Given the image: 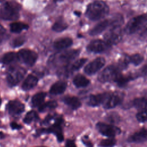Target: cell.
Here are the masks:
<instances>
[{
    "label": "cell",
    "instance_id": "obj_46",
    "mask_svg": "<svg viewBox=\"0 0 147 147\" xmlns=\"http://www.w3.org/2000/svg\"><path fill=\"white\" fill-rule=\"evenodd\" d=\"M3 0H0V2H1V1H2Z\"/></svg>",
    "mask_w": 147,
    "mask_h": 147
},
{
    "label": "cell",
    "instance_id": "obj_24",
    "mask_svg": "<svg viewBox=\"0 0 147 147\" xmlns=\"http://www.w3.org/2000/svg\"><path fill=\"white\" fill-rule=\"evenodd\" d=\"M29 28V26L23 22H16L10 24V31L13 33H20L23 30L27 29Z\"/></svg>",
    "mask_w": 147,
    "mask_h": 147
},
{
    "label": "cell",
    "instance_id": "obj_18",
    "mask_svg": "<svg viewBox=\"0 0 147 147\" xmlns=\"http://www.w3.org/2000/svg\"><path fill=\"white\" fill-rule=\"evenodd\" d=\"M67 87V83L63 81H58L54 83L50 88V93L52 95H59L64 92Z\"/></svg>",
    "mask_w": 147,
    "mask_h": 147
},
{
    "label": "cell",
    "instance_id": "obj_44",
    "mask_svg": "<svg viewBox=\"0 0 147 147\" xmlns=\"http://www.w3.org/2000/svg\"><path fill=\"white\" fill-rule=\"evenodd\" d=\"M55 1H56V2H59V1H63V0H54Z\"/></svg>",
    "mask_w": 147,
    "mask_h": 147
},
{
    "label": "cell",
    "instance_id": "obj_13",
    "mask_svg": "<svg viewBox=\"0 0 147 147\" xmlns=\"http://www.w3.org/2000/svg\"><path fill=\"white\" fill-rule=\"evenodd\" d=\"M79 54V50L72 49L64 51L59 53L57 57L58 60L61 63L69 62L76 58Z\"/></svg>",
    "mask_w": 147,
    "mask_h": 147
},
{
    "label": "cell",
    "instance_id": "obj_42",
    "mask_svg": "<svg viewBox=\"0 0 147 147\" xmlns=\"http://www.w3.org/2000/svg\"><path fill=\"white\" fill-rule=\"evenodd\" d=\"M52 116H51V115H48V116H47V118H45V122H49L51 119H52Z\"/></svg>",
    "mask_w": 147,
    "mask_h": 147
},
{
    "label": "cell",
    "instance_id": "obj_11",
    "mask_svg": "<svg viewBox=\"0 0 147 147\" xmlns=\"http://www.w3.org/2000/svg\"><path fill=\"white\" fill-rule=\"evenodd\" d=\"M122 96L119 94H109L103 104L105 109L113 108L121 103L122 101Z\"/></svg>",
    "mask_w": 147,
    "mask_h": 147
},
{
    "label": "cell",
    "instance_id": "obj_7",
    "mask_svg": "<svg viewBox=\"0 0 147 147\" xmlns=\"http://www.w3.org/2000/svg\"><path fill=\"white\" fill-rule=\"evenodd\" d=\"M96 127L102 134L109 137H113L121 133V129L119 127L102 122H98Z\"/></svg>",
    "mask_w": 147,
    "mask_h": 147
},
{
    "label": "cell",
    "instance_id": "obj_3",
    "mask_svg": "<svg viewBox=\"0 0 147 147\" xmlns=\"http://www.w3.org/2000/svg\"><path fill=\"white\" fill-rule=\"evenodd\" d=\"M147 25V15L142 14L131 18L126 24L125 31L131 34L141 32Z\"/></svg>",
    "mask_w": 147,
    "mask_h": 147
},
{
    "label": "cell",
    "instance_id": "obj_12",
    "mask_svg": "<svg viewBox=\"0 0 147 147\" xmlns=\"http://www.w3.org/2000/svg\"><path fill=\"white\" fill-rule=\"evenodd\" d=\"M8 111L10 114L17 115L21 114L25 109L24 105L18 100L10 101L7 106Z\"/></svg>",
    "mask_w": 147,
    "mask_h": 147
},
{
    "label": "cell",
    "instance_id": "obj_8",
    "mask_svg": "<svg viewBox=\"0 0 147 147\" xmlns=\"http://www.w3.org/2000/svg\"><path fill=\"white\" fill-rule=\"evenodd\" d=\"M110 46L111 45L107 43L105 40L96 39L91 41L89 43L87 49L90 52L98 53L106 51L109 49Z\"/></svg>",
    "mask_w": 147,
    "mask_h": 147
},
{
    "label": "cell",
    "instance_id": "obj_41",
    "mask_svg": "<svg viewBox=\"0 0 147 147\" xmlns=\"http://www.w3.org/2000/svg\"><path fill=\"white\" fill-rule=\"evenodd\" d=\"M141 72L142 75H147V64H146L141 69Z\"/></svg>",
    "mask_w": 147,
    "mask_h": 147
},
{
    "label": "cell",
    "instance_id": "obj_25",
    "mask_svg": "<svg viewBox=\"0 0 147 147\" xmlns=\"http://www.w3.org/2000/svg\"><path fill=\"white\" fill-rule=\"evenodd\" d=\"M17 59H18L17 53L13 52H10L3 55L1 59V61L3 64H7L12 63Z\"/></svg>",
    "mask_w": 147,
    "mask_h": 147
},
{
    "label": "cell",
    "instance_id": "obj_5",
    "mask_svg": "<svg viewBox=\"0 0 147 147\" xmlns=\"http://www.w3.org/2000/svg\"><path fill=\"white\" fill-rule=\"evenodd\" d=\"M122 38V32L121 27L110 28L104 35V40L110 45L119 43Z\"/></svg>",
    "mask_w": 147,
    "mask_h": 147
},
{
    "label": "cell",
    "instance_id": "obj_28",
    "mask_svg": "<svg viewBox=\"0 0 147 147\" xmlns=\"http://www.w3.org/2000/svg\"><path fill=\"white\" fill-rule=\"evenodd\" d=\"M57 106V103L56 101H54V100L49 101L45 103H42L40 106H39L38 110L40 112H43L47 110L54 109Z\"/></svg>",
    "mask_w": 147,
    "mask_h": 147
},
{
    "label": "cell",
    "instance_id": "obj_43",
    "mask_svg": "<svg viewBox=\"0 0 147 147\" xmlns=\"http://www.w3.org/2000/svg\"><path fill=\"white\" fill-rule=\"evenodd\" d=\"M75 14H76V15H80V13H79V12H77V11H75Z\"/></svg>",
    "mask_w": 147,
    "mask_h": 147
},
{
    "label": "cell",
    "instance_id": "obj_37",
    "mask_svg": "<svg viewBox=\"0 0 147 147\" xmlns=\"http://www.w3.org/2000/svg\"><path fill=\"white\" fill-rule=\"evenodd\" d=\"M83 142L88 147H92V144L90 142V141H89V140H88L87 137H84V138H83Z\"/></svg>",
    "mask_w": 147,
    "mask_h": 147
},
{
    "label": "cell",
    "instance_id": "obj_38",
    "mask_svg": "<svg viewBox=\"0 0 147 147\" xmlns=\"http://www.w3.org/2000/svg\"><path fill=\"white\" fill-rule=\"evenodd\" d=\"M10 126L13 129H20L22 127L21 125H20L14 122H13L10 123Z\"/></svg>",
    "mask_w": 147,
    "mask_h": 147
},
{
    "label": "cell",
    "instance_id": "obj_1",
    "mask_svg": "<svg viewBox=\"0 0 147 147\" xmlns=\"http://www.w3.org/2000/svg\"><path fill=\"white\" fill-rule=\"evenodd\" d=\"M109 7L102 1H95L90 3L86 9V15L92 21H97L105 17L109 13Z\"/></svg>",
    "mask_w": 147,
    "mask_h": 147
},
{
    "label": "cell",
    "instance_id": "obj_34",
    "mask_svg": "<svg viewBox=\"0 0 147 147\" xmlns=\"http://www.w3.org/2000/svg\"><path fill=\"white\" fill-rule=\"evenodd\" d=\"M137 119L140 122L147 121V109L141 110L136 114Z\"/></svg>",
    "mask_w": 147,
    "mask_h": 147
},
{
    "label": "cell",
    "instance_id": "obj_6",
    "mask_svg": "<svg viewBox=\"0 0 147 147\" xmlns=\"http://www.w3.org/2000/svg\"><path fill=\"white\" fill-rule=\"evenodd\" d=\"M17 56L18 59L30 66L36 63L38 57L37 54L35 52L28 49H21L17 53Z\"/></svg>",
    "mask_w": 147,
    "mask_h": 147
},
{
    "label": "cell",
    "instance_id": "obj_32",
    "mask_svg": "<svg viewBox=\"0 0 147 147\" xmlns=\"http://www.w3.org/2000/svg\"><path fill=\"white\" fill-rule=\"evenodd\" d=\"M86 61H87V59H85V58H82L77 60L72 64L71 67V71H74L79 69L85 64Z\"/></svg>",
    "mask_w": 147,
    "mask_h": 147
},
{
    "label": "cell",
    "instance_id": "obj_33",
    "mask_svg": "<svg viewBox=\"0 0 147 147\" xmlns=\"http://www.w3.org/2000/svg\"><path fill=\"white\" fill-rule=\"evenodd\" d=\"M116 144V140L113 138L103 140L100 141L99 146L100 147H113Z\"/></svg>",
    "mask_w": 147,
    "mask_h": 147
},
{
    "label": "cell",
    "instance_id": "obj_39",
    "mask_svg": "<svg viewBox=\"0 0 147 147\" xmlns=\"http://www.w3.org/2000/svg\"><path fill=\"white\" fill-rule=\"evenodd\" d=\"M5 33H6L5 29L1 25H0V40L3 38V37L5 34Z\"/></svg>",
    "mask_w": 147,
    "mask_h": 147
},
{
    "label": "cell",
    "instance_id": "obj_16",
    "mask_svg": "<svg viewBox=\"0 0 147 147\" xmlns=\"http://www.w3.org/2000/svg\"><path fill=\"white\" fill-rule=\"evenodd\" d=\"M147 140V129L142 128L138 131L132 134L129 138L128 141L131 142L140 143L145 141Z\"/></svg>",
    "mask_w": 147,
    "mask_h": 147
},
{
    "label": "cell",
    "instance_id": "obj_4",
    "mask_svg": "<svg viewBox=\"0 0 147 147\" xmlns=\"http://www.w3.org/2000/svg\"><path fill=\"white\" fill-rule=\"evenodd\" d=\"M119 74V66L111 65L107 67L99 74L98 79L102 83L114 81Z\"/></svg>",
    "mask_w": 147,
    "mask_h": 147
},
{
    "label": "cell",
    "instance_id": "obj_35",
    "mask_svg": "<svg viewBox=\"0 0 147 147\" xmlns=\"http://www.w3.org/2000/svg\"><path fill=\"white\" fill-rule=\"evenodd\" d=\"M25 41V38L24 36H20L17 38H15L12 41H11V46L14 48L19 47L24 44V43Z\"/></svg>",
    "mask_w": 147,
    "mask_h": 147
},
{
    "label": "cell",
    "instance_id": "obj_2",
    "mask_svg": "<svg viewBox=\"0 0 147 147\" xmlns=\"http://www.w3.org/2000/svg\"><path fill=\"white\" fill-rule=\"evenodd\" d=\"M20 6L17 3L7 2L0 6V18L5 20H15L19 17Z\"/></svg>",
    "mask_w": 147,
    "mask_h": 147
},
{
    "label": "cell",
    "instance_id": "obj_30",
    "mask_svg": "<svg viewBox=\"0 0 147 147\" xmlns=\"http://www.w3.org/2000/svg\"><path fill=\"white\" fill-rule=\"evenodd\" d=\"M130 79H131L130 76H126L122 75L121 74H119L116 78V79L114 80V82H115L119 86L123 87L125 86Z\"/></svg>",
    "mask_w": 147,
    "mask_h": 147
},
{
    "label": "cell",
    "instance_id": "obj_27",
    "mask_svg": "<svg viewBox=\"0 0 147 147\" xmlns=\"http://www.w3.org/2000/svg\"><path fill=\"white\" fill-rule=\"evenodd\" d=\"M133 106L138 110H142L147 109V99L144 98H136L133 100Z\"/></svg>",
    "mask_w": 147,
    "mask_h": 147
},
{
    "label": "cell",
    "instance_id": "obj_20",
    "mask_svg": "<svg viewBox=\"0 0 147 147\" xmlns=\"http://www.w3.org/2000/svg\"><path fill=\"white\" fill-rule=\"evenodd\" d=\"M24 71H21V70H13L7 76L8 82L11 84H17L23 77Z\"/></svg>",
    "mask_w": 147,
    "mask_h": 147
},
{
    "label": "cell",
    "instance_id": "obj_47",
    "mask_svg": "<svg viewBox=\"0 0 147 147\" xmlns=\"http://www.w3.org/2000/svg\"><path fill=\"white\" fill-rule=\"evenodd\" d=\"M0 125H1V122H0Z\"/></svg>",
    "mask_w": 147,
    "mask_h": 147
},
{
    "label": "cell",
    "instance_id": "obj_31",
    "mask_svg": "<svg viewBox=\"0 0 147 147\" xmlns=\"http://www.w3.org/2000/svg\"><path fill=\"white\" fill-rule=\"evenodd\" d=\"M36 119H38V115L37 113L34 111H30L25 116L24 118V122L25 123L29 124Z\"/></svg>",
    "mask_w": 147,
    "mask_h": 147
},
{
    "label": "cell",
    "instance_id": "obj_9",
    "mask_svg": "<svg viewBox=\"0 0 147 147\" xmlns=\"http://www.w3.org/2000/svg\"><path fill=\"white\" fill-rule=\"evenodd\" d=\"M105 64V59L99 57L88 63L84 69V72L89 75H93L100 70Z\"/></svg>",
    "mask_w": 147,
    "mask_h": 147
},
{
    "label": "cell",
    "instance_id": "obj_19",
    "mask_svg": "<svg viewBox=\"0 0 147 147\" xmlns=\"http://www.w3.org/2000/svg\"><path fill=\"white\" fill-rule=\"evenodd\" d=\"M38 82V79L37 77L33 75H28L24 80L22 88L24 90H29L35 87Z\"/></svg>",
    "mask_w": 147,
    "mask_h": 147
},
{
    "label": "cell",
    "instance_id": "obj_45",
    "mask_svg": "<svg viewBox=\"0 0 147 147\" xmlns=\"http://www.w3.org/2000/svg\"><path fill=\"white\" fill-rule=\"evenodd\" d=\"M1 97H0V105H1Z\"/></svg>",
    "mask_w": 147,
    "mask_h": 147
},
{
    "label": "cell",
    "instance_id": "obj_17",
    "mask_svg": "<svg viewBox=\"0 0 147 147\" xmlns=\"http://www.w3.org/2000/svg\"><path fill=\"white\" fill-rule=\"evenodd\" d=\"M72 40L69 37L60 38L55 41L53 47L56 49L61 50L69 47L71 45H72Z\"/></svg>",
    "mask_w": 147,
    "mask_h": 147
},
{
    "label": "cell",
    "instance_id": "obj_26",
    "mask_svg": "<svg viewBox=\"0 0 147 147\" xmlns=\"http://www.w3.org/2000/svg\"><path fill=\"white\" fill-rule=\"evenodd\" d=\"M46 96V93L44 92H41L35 94L32 99V103L34 106H39L44 100Z\"/></svg>",
    "mask_w": 147,
    "mask_h": 147
},
{
    "label": "cell",
    "instance_id": "obj_29",
    "mask_svg": "<svg viewBox=\"0 0 147 147\" xmlns=\"http://www.w3.org/2000/svg\"><path fill=\"white\" fill-rule=\"evenodd\" d=\"M67 27L68 25L65 21L63 20H59L53 25L52 30L57 32H60L65 30Z\"/></svg>",
    "mask_w": 147,
    "mask_h": 147
},
{
    "label": "cell",
    "instance_id": "obj_21",
    "mask_svg": "<svg viewBox=\"0 0 147 147\" xmlns=\"http://www.w3.org/2000/svg\"><path fill=\"white\" fill-rule=\"evenodd\" d=\"M63 101L66 105H67L73 109H77L79 107H80L82 105V103L79 99L75 96H65L63 99Z\"/></svg>",
    "mask_w": 147,
    "mask_h": 147
},
{
    "label": "cell",
    "instance_id": "obj_40",
    "mask_svg": "<svg viewBox=\"0 0 147 147\" xmlns=\"http://www.w3.org/2000/svg\"><path fill=\"white\" fill-rule=\"evenodd\" d=\"M66 147H76V146L73 141L68 140L66 142Z\"/></svg>",
    "mask_w": 147,
    "mask_h": 147
},
{
    "label": "cell",
    "instance_id": "obj_48",
    "mask_svg": "<svg viewBox=\"0 0 147 147\" xmlns=\"http://www.w3.org/2000/svg\"></svg>",
    "mask_w": 147,
    "mask_h": 147
},
{
    "label": "cell",
    "instance_id": "obj_23",
    "mask_svg": "<svg viewBox=\"0 0 147 147\" xmlns=\"http://www.w3.org/2000/svg\"><path fill=\"white\" fill-rule=\"evenodd\" d=\"M73 83L77 87H84L89 84L90 80L83 75L78 74L74 78Z\"/></svg>",
    "mask_w": 147,
    "mask_h": 147
},
{
    "label": "cell",
    "instance_id": "obj_36",
    "mask_svg": "<svg viewBox=\"0 0 147 147\" xmlns=\"http://www.w3.org/2000/svg\"><path fill=\"white\" fill-rule=\"evenodd\" d=\"M107 119L110 122L117 123L119 121V117L117 113L113 112L108 115Z\"/></svg>",
    "mask_w": 147,
    "mask_h": 147
},
{
    "label": "cell",
    "instance_id": "obj_15",
    "mask_svg": "<svg viewBox=\"0 0 147 147\" xmlns=\"http://www.w3.org/2000/svg\"><path fill=\"white\" fill-rule=\"evenodd\" d=\"M108 94L109 93H103L90 95L88 100V105L91 106H97L101 104H103Z\"/></svg>",
    "mask_w": 147,
    "mask_h": 147
},
{
    "label": "cell",
    "instance_id": "obj_22",
    "mask_svg": "<svg viewBox=\"0 0 147 147\" xmlns=\"http://www.w3.org/2000/svg\"><path fill=\"white\" fill-rule=\"evenodd\" d=\"M144 60V57L142 55L136 53L132 55L131 56H126L124 59V62L127 64L129 63H131L135 65H138L140 64Z\"/></svg>",
    "mask_w": 147,
    "mask_h": 147
},
{
    "label": "cell",
    "instance_id": "obj_10",
    "mask_svg": "<svg viewBox=\"0 0 147 147\" xmlns=\"http://www.w3.org/2000/svg\"><path fill=\"white\" fill-rule=\"evenodd\" d=\"M63 123V119L60 118H58L55 123L52 125L48 129H42L39 131L41 133H53L56 134L57 137V141L59 142H62L64 140V136L62 133V129L60 126L61 124Z\"/></svg>",
    "mask_w": 147,
    "mask_h": 147
},
{
    "label": "cell",
    "instance_id": "obj_14",
    "mask_svg": "<svg viewBox=\"0 0 147 147\" xmlns=\"http://www.w3.org/2000/svg\"><path fill=\"white\" fill-rule=\"evenodd\" d=\"M110 27V19H106L96 24L90 31V34L91 36H96L104 32L107 28Z\"/></svg>",
    "mask_w": 147,
    "mask_h": 147
}]
</instances>
